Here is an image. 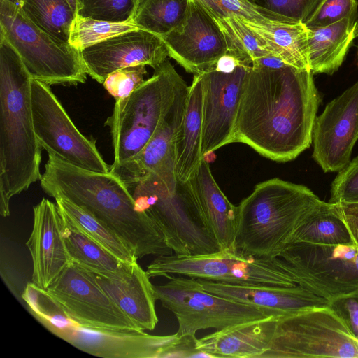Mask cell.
Instances as JSON below:
<instances>
[{"label":"cell","mask_w":358,"mask_h":358,"mask_svg":"<svg viewBox=\"0 0 358 358\" xmlns=\"http://www.w3.org/2000/svg\"><path fill=\"white\" fill-rule=\"evenodd\" d=\"M318 105L310 70L250 66L232 143L246 144L275 162L294 159L312 143Z\"/></svg>","instance_id":"6da1fadb"},{"label":"cell","mask_w":358,"mask_h":358,"mask_svg":"<svg viewBox=\"0 0 358 358\" xmlns=\"http://www.w3.org/2000/svg\"><path fill=\"white\" fill-rule=\"evenodd\" d=\"M40 185L48 196L64 198L104 222L137 259L173 254L153 221L137 209L124 182L110 171L83 169L48 155Z\"/></svg>","instance_id":"7a4b0ae2"},{"label":"cell","mask_w":358,"mask_h":358,"mask_svg":"<svg viewBox=\"0 0 358 358\" xmlns=\"http://www.w3.org/2000/svg\"><path fill=\"white\" fill-rule=\"evenodd\" d=\"M31 77L19 55L0 34V213L41 179V150L34 127Z\"/></svg>","instance_id":"3957f363"},{"label":"cell","mask_w":358,"mask_h":358,"mask_svg":"<svg viewBox=\"0 0 358 358\" xmlns=\"http://www.w3.org/2000/svg\"><path fill=\"white\" fill-rule=\"evenodd\" d=\"M321 202L302 185L278 178L257 184L238 206L236 250L260 259L277 257Z\"/></svg>","instance_id":"277c9868"},{"label":"cell","mask_w":358,"mask_h":358,"mask_svg":"<svg viewBox=\"0 0 358 358\" xmlns=\"http://www.w3.org/2000/svg\"><path fill=\"white\" fill-rule=\"evenodd\" d=\"M128 96L115 101L105 124L110 129L113 165L134 157L148 143L172 104L183 80L169 59Z\"/></svg>","instance_id":"5b68a950"},{"label":"cell","mask_w":358,"mask_h":358,"mask_svg":"<svg viewBox=\"0 0 358 358\" xmlns=\"http://www.w3.org/2000/svg\"><path fill=\"white\" fill-rule=\"evenodd\" d=\"M124 184L137 209L153 221L175 254L201 255L221 250L185 184L178 182L175 193L148 177Z\"/></svg>","instance_id":"8992f818"},{"label":"cell","mask_w":358,"mask_h":358,"mask_svg":"<svg viewBox=\"0 0 358 358\" xmlns=\"http://www.w3.org/2000/svg\"><path fill=\"white\" fill-rule=\"evenodd\" d=\"M0 34L16 50L32 79L49 86L85 82L80 50L54 39L6 0H0Z\"/></svg>","instance_id":"52a82bcc"},{"label":"cell","mask_w":358,"mask_h":358,"mask_svg":"<svg viewBox=\"0 0 358 358\" xmlns=\"http://www.w3.org/2000/svg\"><path fill=\"white\" fill-rule=\"evenodd\" d=\"M358 358V340L328 306L277 319L273 339L259 358Z\"/></svg>","instance_id":"ba28073f"},{"label":"cell","mask_w":358,"mask_h":358,"mask_svg":"<svg viewBox=\"0 0 358 358\" xmlns=\"http://www.w3.org/2000/svg\"><path fill=\"white\" fill-rule=\"evenodd\" d=\"M296 284L329 302L358 295V245L291 243L273 259Z\"/></svg>","instance_id":"9c48e42d"},{"label":"cell","mask_w":358,"mask_h":358,"mask_svg":"<svg viewBox=\"0 0 358 358\" xmlns=\"http://www.w3.org/2000/svg\"><path fill=\"white\" fill-rule=\"evenodd\" d=\"M154 285L157 300L176 316L178 336L195 335L201 329L224 328L267 317L258 308L206 291L196 278L171 275Z\"/></svg>","instance_id":"30bf717a"},{"label":"cell","mask_w":358,"mask_h":358,"mask_svg":"<svg viewBox=\"0 0 358 358\" xmlns=\"http://www.w3.org/2000/svg\"><path fill=\"white\" fill-rule=\"evenodd\" d=\"M150 278L183 275L231 285L293 287L296 284L273 259L257 258L238 252L191 256L159 255L147 266Z\"/></svg>","instance_id":"8fae6325"},{"label":"cell","mask_w":358,"mask_h":358,"mask_svg":"<svg viewBox=\"0 0 358 358\" xmlns=\"http://www.w3.org/2000/svg\"><path fill=\"white\" fill-rule=\"evenodd\" d=\"M49 331L88 354L104 358H164L180 337L154 336L140 329H112L83 326L60 305L38 320Z\"/></svg>","instance_id":"7c38bea8"},{"label":"cell","mask_w":358,"mask_h":358,"mask_svg":"<svg viewBox=\"0 0 358 358\" xmlns=\"http://www.w3.org/2000/svg\"><path fill=\"white\" fill-rule=\"evenodd\" d=\"M31 108L38 142L48 155L76 167L108 173L95 142L76 128L49 85L31 79Z\"/></svg>","instance_id":"4fadbf2b"},{"label":"cell","mask_w":358,"mask_h":358,"mask_svg":"<svg viewBox=\"0 0 358 358\" xmlns=\"http://www.w3.org/2000/svg\"><path fill=\"white\" fill-rule=\"evenodd\" d=\"M46 291L81 325L139 329L100 287L92 273L73 263H69Z\"/></svg>","instance_id":"5bb4252c"},{"label":"cell","mask_w":358,"mask_h":358,"mask_svg":"<svg viewBox=\"0 0 358 358\" xmlns=\"http://www.w3.org/2000/svg\"><path fill=\"white\" fill-rule=\"evenodd\" d=\"M189 89V86L182 80L172 104L145 146L131 159L112 164L111 173L124 182L148 177L162 185L169 192H176V141L185 114Z\"/></svg>","instance_id":"9a60e30c"},{"label":"cell","mask_w":358,"mask_h":358,"mask_svg":"<svg viewBox=\"0 0 358 358\" xmlns=\"http://www.w3.org/2000/svg\"><path fill=\"white\" fill-rule=\"evenodd\" d=\"M358 140V80L326 106L315 120L313 157L324 172L342 169Z\"/></svg>","instance_id":"2e32d148"},{"label":"cell","mask_w":358,"mask_h":358,"mask_svg":"<svg viewBox=\"0 0 358 358\" xmlns=\"http://www.w3.org/2000/svg\"><path fill=\"white\" fill-rule=\"evenodd\" d=\"M161 38L169 57L194 75L213 69L217 60L228 51L218 24L194 0H190L182 22Z\"/></svg>","instance_id":"e0dca14e"},{"label":"cell","mask_w":358,"mask_h":358,"mask_svg":"<svg viewBox=\"0 0 358 358\" xmlns=\"http://www.w3.org/2000/svg\"><path fill=\"white\" fill-rule=\"evenodd\" d=\"M250 67L241 65L230 73L213 69L201 74V154L203 157L232 143L240 99Z\"/></svg>","instance_id":"ac0fdd59"},{"label":"cell","mask_w":358,"mask_h":358,"mask_svg":"<svg viewBox=\"0 0 358 358\" xmlns=\"http://www.w3.org/2000/svg\"><path fill=\"white\" fill-rule=\"evenodd\" d=\"M86 72L103 84L122 68L143 64L154 69L169 57L160 36L136 28L108 38L80 50Z\"/></svg>","instance_id":"d6986e66"},{"label":"cell","mask_w":358,"mask_h":358,"mask_svg":"<svg viewBox=\"0 0 358 358\" xmlns=\"http://www.w3.org/2000/svg\"><path fill=\"white\" fill-rule=\"evenodd\" d=\"M33 212V228L26 243L32 259L31 282L46 290L70 263L62 234L63 218L57 203L45 198Z\"/></svg>","instance_id":"ffe728a7"},{"label":"cell","mask_w":358,"mask_h":358,"mask_svg":"<svg viewBox=\"0 0 358 358\" xmlns=\"http://www.w3.org/2000/svg\"><path fill=\"white\" fill-rule=\"evenodd\" d=\"M203 288L214 294L252 306L268 317L290 315L329 306V301L296 285L284 287L268 285H231L197 279Z\"/></svg>","instance_id":"44dd1931"},{"label":"cell","mask_w":358,"mask_h":358,"mask_svg":"<svg viewBox=\"0 0 358 358\" xmlns=\"http://www.w3.org/2000/svg\"><path fill=\"white\" fill-rule=\"evenodd\" d=\"M185 184L220 250L237 252L235 236L238 206L232 204L222 192L205 157Z\"/></svg>","instance_id":"7402d4cb"},{"label":"cell","mask_w":358,"mask_h":358,"mask_svg":"<svg viewBox=\"0 0 358 358\" xmlns=\"http://www.w3.org/2000/svg\"><path fill=\"white\" fill-rule=\"evenodd\" d=\"M91 273L100 287L139 329L153 330L155 328L158 317L155 310L157 299L154 285L146 271L137 261L133 263L131 273L124 278L117 279Z\"/></svg>","instance_id":"603a6c76"},{"label":"cell","mask_w":358,"mask_h":358,"mask_svg":"<svg viewBox=\"0 0 358 358\" xmlns=\"http://www.w3.org/2000/svg\"><path fill=\"white\" fill-rule=\"evenodd\" d=\"M277 319L267 317L224 328L197 339L211 357L259 358L273 339Z\"/></svg>","instance_id":"cb8c5ba5"},{"label":"cell","mask_w":358,"mask_h":358,"mask_svg":"<svg viewBox=\"0 0 358 358\" xmlns=\"http://www.w3.org/2000/svg\"><path fill=\"white\" fill-rule=\"evenodd\" d=\"M203 83L201 74L194 75L186 108L176 141L175 173L177 182H187L201 159Z\"/></svg>","instance_id":"d4e9b609"},{"label":"cell","mask_w":358,"mask_h":358,"mask_svg":"<svg viewBox=\"0 0 358 358\" xmlns=\"http://www.w3.org/2000/svg\"><path fill=\"white\" fill-rule=\"evenodd\" d=\"M356 20L308 28L309 69L313 74H333L343 64L355 36Z\"/></svg>","instance_id":"484cf974"},{"label":"cell","mask_w":358,"mask_h":358,"mask_svg":"<svg viewBox=\"0 0 358 358\" xmlns=\"http://www.w3.org/2000/svg\"><path fill=\"white\" fill-rule=\"evenodd\" d=\"M60 213L63 218L62 234L70 263L117 279L131 273L133 263H125L117 259Z\"/></svg>","instance_id":"4316f807"},{"label":"cell","mask_w":358,"mask_h":358,"mask_svg":"<svg viewBox=\"0 0 358 358\" xmlns=\"http://www.w3.org/2000/svg\"><path fill=\"white\" fill-rule=\"evenodd\" d=\"M241 20L271 54L289 66L310 70L308 28L305 24L283 22L260 24Z\"/></svg>","instance_id":"83f0119b"},{"label":"cell","mask_w":358,"mask_h":358,"mask_svg":"<svg viewBox=\"0 0 358 358\" xmlns=\"http://www.w3.org/2000/svg\"><path fill=\"white\" fill-rule=\"evenodd\" d=\"M299 242L327 246L355 244L335 205L322 201L295 230L288 243Z\"/></svg>","instance_id":"f1b7e54d"},{"label":"cell","mask_w":358,"mask_h":358,"mask_svg":"<svg viewBox=\"0 0 358 358\" xmlns=\"http://www.w3.org/2000/svg\"><path fill=\"white\" fill-rule=\"evenodd\" d=\"M55 199L62 213L117 259L129 264L137 261L127 244L101 220L64 198L57 197Z\"/></svg>","instance_id":"f546056e"},{"label":"cell","mask_w":358,"mask_h":358,"mask_svg":"<svg viewBox=\"0 0 358 358\" xmlns=\"http://www.w3.org/2000/svg\"><path fill=\"white\" fill-rule=\"evenodd\" d=\"M20 8L37 27L62 43H69L77 13L68 0H23Z\"/></svg>","instance_id":"4dcf8cb0"},{"label":"cell","mask_w":358,"mask_h":358,"mask_svg":"<svg viewBox=\"0 0 358 358\" xmlns=\"http://www.w3.org/2000/svg\"><path fill=\"white\" fill-rule=\"evenodd\" d=\"M190 0H138L131 22L136 27L163 36L184 20Z\"/></svg>","instance_id":"1f68e13d"},{"label":"cell","mask_w":358,"mask_h":358,"mask_svg":"<svg viewBox=\"0 0 358 358\" xmlns=\"http://www.w3.org/2000/svg\"><path fill=\"white\" fill-rule=\"evenodd\" d=\"M214 20L225 36L227 53L244 64L251 66L254 61L273 55L241 20L232 17Z\"/></svg>","instance_id":"d6a6232c"},{"label":"cell","mask_w":358,"mask_h":358,"mask_svg":"<svg viewBox=\"0 0 358 358\" xmlns=\"http://www.w3.org/2000/svg\"><path fill=\"white\" fill-rule=\"evenodd\" d=\"M214 19L236 17L260 24L285 22L281 17L249 0H194Z\"/></svg>","instance_id":"836d02e7"},{"label":"cell","mask_w":358,"mask_h":358,"mask_svg":"<svg viewBox=\"0 0 358 358\" xmlns=\"http://www.w3.org/2000/svg\"><path fill=\"white\" fill-rule=\"evenodd\" d=\"M131 22H110L76 15L71 29L69 43L81 50L120 33L136 29Z\"/></svg>","instance_id":"e575fe53"},{"label":"cell","mask_w":358,"mask_h":358,"mask_svg":"<svg viewBox=\"0 0 358 358\" xmlns=\"http://www.w3.org/2000/svg\"><path fill=\"white\" fill-rule=\"evenodd\" d=\"M138 0H78L77 15L110 22H131Z\"/></svg>","instance_id":"d590c367"},{"label":"cell","mask_w":358,"mask_h":358,"mask_svg":"<svg viewBox=\"0 0 358 358\" xmlns=\"http://www.w3.org/2000/svg\"><path fill=\"white\" fill-rule=\"evenodd\" d=\"M357 0H322L305 22L307 28L325 27L343 19L356 20Z\"/></svg>","instance_id":"8d00e7d4"},{"label":"cell","mask_w":358,"mask_h":358,"mask_svg":"<svg viewBox=\"0 0 358 358\" xmlns=\"http://www.w3.org/2000/svg\"><path fill=\"white\" fill-rule=\"evenodd\" d=\"M290 23H303L322 0H249Z\"/></svg>","instance_id":"74e56055"},{"label":"cell","mask_w":358,"mask_h":358,"mask_svg":"<svg viewBox=\"0 0 358 358\" xmlns=\"http://www.w3.org/2000/svg\"><path fill=\"white\" fill-rule=\"evenodd\" d=\"M146 73L143 64L122 68L110 74L103 85L116 101L128 96L138 88L145 81Z\"/></svg>","instance_id":"f35d334b"},{"label":"cell","mask_w":358,"mask_h":358,"mask_svg":"<svg viewBox=\"0 0 358 358\" xmlns=\"http://www.w3.org/2000/svg\"><path fill=\"white\" fill-rule=\"evenodd\" d=\"M329 203H358V156L339 171L331 185Z\"/></svg>","instance_id":"ab89813d"},{"label":"cell","mask_w":358,"mask_h":358,"mask_svg":"<svg viewBox=\"0 0 358 358\" xmlns=\"http://www.w3.org/2000/svg\"><path fill=\"white\" fill-rule=\"evenodd\" d=\"M329 306L344 322L351 334L358 340V295L334 299Z\"/></svg>","instance_id":"60d3db41"},{"label":"cell","mask_w":358,"mask_h":358,"mask_svg":"<svg viewBox=\"0 0 358 358\" xmlns=\"http://www.w3.org/2000/svg\"><path fill=\"white\" fill-rule=\"evenodd\" d=\"M179 337L178 341L169 348L164 358L211 357L208 353L199 349L195 335H185Z\"/></svg>","instance_id":"b9f144b4"},{"label":"cell","mask_w":358,"mask_h":358,"mask_svg":"<svg viewBox=\"0 0 358 358\" xmlns=\"http://www.w3.org/2000/svg\"><path fill=\"white\" fill-rule=\"evenodd\" d=\"M334 205L347 225L355 243L358 245V203Z\"/></svg>","instance_id":"7bdbcfd3"},{"label":"cell","mask_w":358,"mask_h":358,"mask_svg":"<svg viewBox=\"0 0 358 358\" xmlns=\"http://www.w3.org/2000/svg\"><path fill=\"white\" fill-rule=\"evenodd\" d=\"M241 65L245 64L234 56L227 52L217 60L214 69L220 72L230 73Z\"/></svg>","instance_id":"ee69618b"},{"label":"cell","mask_w":358,"mask_h":358,"mask_svg":"<svg viewBox=\"0 0 358 358\" xmlns=\"http://www.w3.org/2000/svg\"><path fill=\"white\" fill-rule=\"evenodd\" d=\"M287 65L278 57L271 55L254 61L251 66L275 69Z\"/></svg>","instance_id":"f6af8a7d"},{"label":"cell","mask_w":358,"mask_h":358,"mask_svg":"<svg viewBox=\"0 0 358 358\" xmlns=\"http://www.w3.org/2000/svg\"><path fill=\"white\" fill-rule=\"evenodd\" d=\"M71 7L77 13L78 12V0H68Z\"/></svg>","instance_id":"bcb514c9"},{"label":"cell","mask_w":358,"mask_h":358,"mask_svg":"<svg viewBox=\"0 0 358 358\" xmlns=\"http://www.w3.org/2000/svg\"><path fill=\"white\" fill-rule=\"evenodd\" d=\"M6 1L20 7L23 0H6Z\"/></svg>","instance_id":"7dc6e473"},{"label":"cell","mask_w":358,"mask_h":358,"mask_svg":"<svg viewBox=\"0 0 358 358\" xmlns=\"http://www.w3.org/2000/svg\"><path fill=\"white\" fill-rule=\"evenodd\" d=\"M355 36L356 38L358 37V20L356 21Z\"/></svg>","instance_id":"c3c4849f"}]
</instances>
